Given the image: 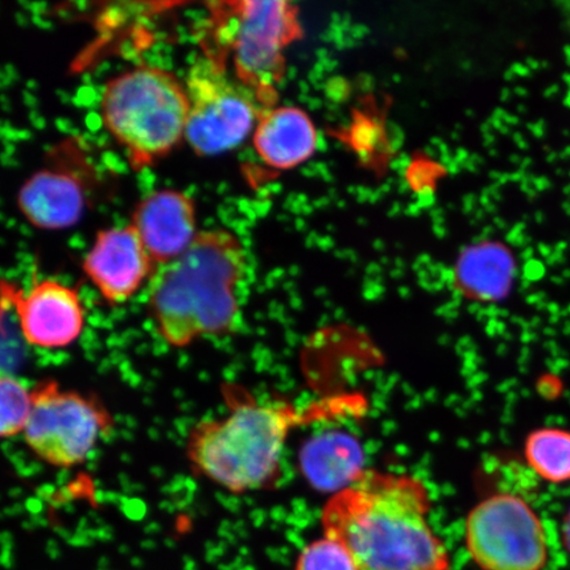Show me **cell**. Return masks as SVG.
I'll return each mask as SVG.
<instances>
[{"mask_svg":"<svg viewBox=\"0 0 570 570\" xmlns=\"http://www.w3.org/2000/svg\"><path fill=\"white\" fill-rule=\"evenodd\" d=\"M131 226L155 266L167 265L187 252L198 235L195 202L180 190H155L140 199Z\"/></svg>","mask_w":570,"mask_h":570,"instance_id":"7c38bea8","label":"cell"},{"mask_svg":"<svg viewBox=\"0 0 570 570\" xmlns=\"http://www.w3.org/2000/svg\"><path fill=\"white\" fill-rule=\"evenodd\" d=\"M524 454L541 479L561 483L570 481V432L543 428L527 438Z\"/></svg>","mask_w":570,"mask_h":570,"instance_id":"2e32d148","label":"cell"},{"mask_svg":"<svg viewBox=\"0 0 570 570\" xmlns=\"http://www.w3.org/2000/svg\"><path fill=\"white\" fill-rule=\"evenodd\" d=\"M229 412L191 426L185 455L194 473L230 491L252 493L281 476L291 433L304 425L361 412L360 395H337L315 403H258L235 386L225 387Z\"/></svg>","mask_w":570,"mask_h":570,"instance_id":"7a4b0ae2","label":"cell"},{"mask_svg":"<svg viewBox=\"0 0 570 570\" xmlns=\"http://www.w3.org/2000/svg\"><path fill=\"white\" fill-rule=\"evenodd\" d=\"M32 409V390L9 373H0V440L23 434Z\"/></svg>","mask_w":570,"mask_h":570,"instance_id":"e0dca14e","label":"cell"},{"mask_svg":"<svg viewBox=\"0 0 570 570\" xmlns=\"http://www.w3.org/2000/svg\"><path fill=\"white\" fill-rule=\"evenodd\" d=\"M189 114L185 140L199 156H216L238 147L258 122V98L225 63L202 57L190 67L187 80Z\"/></svg>","mask_w":570,"mask_h":570,"instance_id":"52a82bcc","label":"cell"},{"mask_svg":"<svg viewBox=\"0 0 570 570\" xmlns=\"http://www.w3.org/2000/svg\"><path fill=\"white\" fill-rule=\"evenodd\" d=\"M569 175H570V173H569Z\"/></svg>","mask_w":570,"mask_h":570,"instance_id":"f6af8a7d","label":"cell"},{"mask_svg":"<svg viewBox=\"0 0 570 570\" xmlns=\"http://www.w3.org/2000/svg\"><path fill=\"white\" fill-rule=\"evenodd\" d=\"M253 141L256 155L267 167L287 170L302 166L315 155L318 134L304 110L279 106L261 112Z\"/></svg>","mask_w":570,"mask_h":570,"instance_id":"4fadbf2b","label":"cell"},{"mask_svg":"<svg viewBox=\"0 0 570 570\" xmlns=\"http://www.w3.org/2000/svg\"><path fill=\"white\" fill-rule=\"evenodd\" d=\"M532 187L537 189V191H544L551 188V181L548 180L547 177H534Z\"/></svg>","mask_w":570,"mask_h":570,"instance_id":"ffe728a7","label":"cell"},{"mask_svg":"<svg viewBox=\"0 0 570 570\" xmlns=\"http://www.w3.org/2000/svg\"><path fill=\"white\" fill-rule=\"evenodd\" d=\"M534 219H537L538 224H543L544 223L543 212H538L537 214H534Z\"/></svg>","mask_w":570,"mask_h":570,"instance_id":"836d02e7","label":"cell"},{"mask_svg":"<svg viewBox=\"0 0 570 570\" xmlns=\"http://www.w3.org/2000/svg\"><path fill=\"white\" fill-rule=\"evenodd\" d=\"M527 67H529L530 70H538L540 69V61L532 59H527Z\"/></svg>","mask_w":570,"mask_h":570,"instance_id":"83f0119b","label":"cell"},{"mask_svg":"<svg viewBox=\"0 0 570 570\" xmlns=\"http://www.w3.org/2000/svg\"><path fill=\"white\" fill-rule=\"evenodd\" d=\"M527 226L524 223H519L514 226V229H512L508 235L509 244L514 245L517 239L520 237V235L525 234Z\"/></svg>","mask_w":570,"mask_h":570,"instance_id":"d6986e66","label":"cell"},{"mask_svg":"<svg viewBox=\"0 0 570 570\" xmlns=\"http://www.w3.org/2000/svg\"><path fill=\"white\" fill-rule=\"evenodd\" d=\"M294 570H360L344 544L323 537L312 541L298 554Z\"/></svg>","mask_w":570,"mask_h":570,"instance_id":"ac0fdd59","label":"cell"},{"mask_svg":"<svg viewBox=\"0 0 570 570\" xmlns=\"http://www.w3.org/2000/svg\"><path fill=\"white\" fill-rule=\"evenodd\" d=\"M430 491L415 475L365 470L333 494L321 514L324 537L340 541L360 570H453L428 515Z\"/></svg>","mask_w":570,"mask_h":570,"instance_id":"6da1fadb","label":"cell"},{"mask_svg":"<svg viewBox=\"0 0 570 570\" xmlns=\"http://www.w3.org/2000/svg\"><path fill=\"white\" fill-rule=\"evenodd\" d=\"M568 247V244L567 242L562 240V242H559L558 245H556V252H559V253H562L564 252V249Z\"/></svg>","mask_w":570,"mask_h":570,"instance_id":"1f68e13d","label":"cell"},{"mask_svg":"<svg viewBox=\"0 0 570 570\" xmlns=\"http://www.w3.org/2000/svg\"><path fill=\"white\" fill-rule=\"evenodd\" d=\"M515 92H517V95H518L519 97H527V96H529V90H527V89H524V88H522V87H518V88L515 89Z\"/></svg>","mask_w":570,"mask_h":570,"instance_id":"d6a6232c","label":"cell"},{"mask_svg":"<svg viewBox=\"0 0 570 570\" xmlns=\"http://www.w3.org/2000/svg\"><path fill=\"white\" fill-rule=\"evenodd\" d=\"M515 75H514V71L510 70L509 71V76H505V78H509V80H511V78H514Z\"/></svg>","mask_w":570,"mask_h":570,"instance_id":"b9f144b4","label":"cell"},{"mask_svg":"<svg viewBox=\"0 0 570 570\" xmlns=\"http://www.w3.org/2000/svg\"><path fill=\"white\" fill-rule=\"evenodd\" d=\"M101 111L107 131L140 170L166 158L185 139L188 95L170 71L141 66L106 83Z\"/></svg>","mask_w":570,"mask_h":570,"instance_id":"277c9868","label":"cell"},{"mask_svg":"<svg viewBox=\"0 0 570 570\" xmlns=\"http://www.w3.org/2000/svg\"><path fill=\"white\" fill-rule=\"evenodd\" d=\"M509 119V122L511 125H519V118L518 117H514V116H505V120Z\"/></svg>","mask_w":570,"mask_h":570,"instance_id":"d590c367","label":"cell"},{"mask_svg":"<svg viewBox=\"0 0 570 570\" xmlns=\"http://www.w3.org/2000/svg\"><path fill=\"white\" fill-rule=\"evenodd\" d=\"M80 149L69 142L55 149L51 164L23 184L18 206L41 230H62L80 223L90 202V170Z\"/></svg>","mask_w":570,"mask_h":570,"instance_id":"30bf717a","label":"cell"},{"mask_svg":"<svg viewBox=\"0 0 570 570\" xmlns=\"http://www.w3.org/2000/svg\"><path fill=\"white\" fill-rule=\"evenodd\" d=\"M532 255H533V248L532 247H527L524 248V252L522 253V258L523 259H531L532 258Z\"/></svg>","mask_w":570,"mask_h":570,"instance_id":"f546056e","label":"cell"},{"mask_svg":"<svg viewBox=\"0 0 570 570\" xmlns=\"http://www.w3.org/2000/svg\"><path fill=\"white\" fill-rule=\"evenodd\" d=\"M529 128L534 138L540 139L544 137L546 124L543 122V120H539V122L537 124H531Z\"/></svg>","mask_w":570,"mask_h":570,"instance_id":"44dd1931","label":"cell"},{"mask_svg":"<svg viewBox=\"0 0 570 570\" xmlns=\"http://www.w3.org/2000/svg\"><path fill=\"white\" fill-rule=\"evenodd\" d=\"M564 105L570 109V90L568 91V95L564 98Z\"/></svg>","mask_w":570,"mask_h":570,"instance_id":"f35d334b","label":"cell"},{"mask_svg":"<svg viewBox=\"0 0 570 570\" xmlns=\"http://www.w3.org/2000/svg\"><path fill=\"white\" fill-rule=\"evenodd\" d=\"M515 141L520 149L529 148V141H527L522 134H515Z\"/></svg>","mask_w":570,"mask_h":570,"instance_id":"cb8c5ba5","label":"cell"},{"mask_svg":"<svg viewBox=\"0 0 570 570\" xmlns=\"http://www.w3.org/2000/svg\"><path fill=\"white\" fill-rule=\"evenodd\" d=\"M562 6H564V7H566V9H567L568 11H570V2H566V3H564V4H562Z\"/></svg>","mask_w":570,"mask_h":570,"instance_id":"ee69618b","label":"cell"},{"mask_svg":"<svg viewBox=\"0 0 570 570\" xmlns=\"http://www.w3.org/2000/svg\"><path fill=\"white\" fill-rule=\"evenodd\" d=\"M559 90V85H551V87L546 90L544 95L546 97H554L558 96Z\"/></svg>","mask_w":570,"mask_h":570,"instance_id":"4316f807","label":"cell"},{"mask_svg":"<svg viewBox=\"0 0 570 570\" xmlns=\"http://www.w3.org/2000/svg\"><path fill=\"white\" fill-rule=\"evenodd\" d=\"M531 237H529V235L527 234H523V235H520V237L517 239L514 246H527L530 244L531 242Z\"/></svg>","mask_w":570,"mask_h":570,"instance_id":"484cf974","label":"cell"},{"mask_svg":"<svg viewBox=\"0 0 570 570\" xmlns=\"http://www.w3.org/2000/svg\"><path fill=\"white\" fill-rule=\"evenodd\" d=\"M559 158H560V155L558 153L551 151L547 156V161L548 163H553V161L558 160Z\"/></svg>","mask_w":570,"mask_h":570,"instance_id":"4dcf8cb0","label":"cell"},{"mask_svg":"<svg viewBox=\"0 0 570 570\" xmlns=\"http://www.w3.org/2000/svg\"><path fill=\"white\" fill-rule=\"evenodd\" d=\"M564 52H566L567 60H568L569 66H570V47H569V46H567V47L564 48Z\"/></svg>","mask_w":570,"mask_h":570,"instance_id":"ab89813d","label":"cell"},{"mask_svg":"<svg viewBox=\"0 0 570 570\" xmlns=\"http://www.w3.org/2000/svg\"><path fill=\"white\" fill-rule=\"evenodd\" d=\"M206 39L209 59L225 63L232 56L235 76L252 90L263 110L275 102L285 75V49L303 33L298 11L289 2L212 3Z\"/></svg>","mask_w":570,"mask_h":570,"instance_id":"5b68a950","label":"cell"},{"mask_svg":"<svg viewBox=\"0 0 570 570\" xmlns=\"http://www.w3.org/2000/svg\"><path fill=\"white\" fill-rule=\"evenodd\" d=\"M562 209L570 216V202H567L564 205H562Z\"/></svg>","mask_w":570,"mask_h":570,"instance_id":"8d00e7d4","label":"cell"},{"mask_svg":"<svg viewBox=\"0 0 570 570\" xmlns=\"http://www.w3.org/2000/svg\"><path fill=\"white\" fill-rule=\"evenodd\" d=\"M82 269L104 301L116 306L130 302L151 279L156 266L130 225L99 232Z\"/></svg>","mask_w":570,"mask_h":570,"instance_id":"8fae6325","label":"cell"},{"mask_svg":"<svg viewBox=\"0 0 570 570\" xmlns=\"http://www.w3.org/2000/svg\"><path fill=\"white\" fill-rule=\"evenodd\" d=\"M538 249L541 255L546 256V258H550L552 254V248L550 246H548L547 244H540L538 246Z\"/></svg>","mask_w":570,"mask_h":570,"instance_id":"d4e9b609","label":"cell"},{"mask_svg":"<svg viewBox=\"0 0 570 570\" xmlns=\"http://www.w3.org/2000/svg\"><path fill=\"white\" fill-rule=\"evenodd\" d=\"M356 441L341 432L325 433L309 441L302 453L303 472L318 490L333 494L351 487L365 472Z\"/></svg>","mask_w":570,"mask_h":570,"instance_id":"9a60e30c","label":"cell"},{"mask_svg":"<svg viewBox=\"0 0 570 570\" xmlns=\"http://www.w3.org/2000/svg\"><path fill=\"white\" fill-rule=\"evenodd\" d=\"M564 541H566L567 550L570 553V509L568 511V515L566 517V522H564Z\"/></svg>","mask_w":570,"mask_h":570,"instance_id":"603a6c76","label":"cell"},{"mask_svg":"<svg viewBox=\"0 0 570 570\" xmlns=\"http://www.w3.org/2000/svg\"><path fill=\"white\" fill-rule=\"evenodd\" d=\"M247 254L237 235L198 233L187 252L156 267L148 282V315L167 345L184 348L229 336L242 325Z\"/></svg>","mask_w":570,"mask_h":570,"instance_id":"3957f363","label":"cell"},{"mask_svg":"<svg viewBox=\"0 0 570 570\" xmlns=\"http://www.w3.org/2000/svg\"><path fill=\"white\" fill-rule=\"evenodd\" d=\"M517 276L514 256L498 242H481L463 249L453 273L459 294L488 303L504 301Z\"/></svg>","mask_w":570,"mask_h":570,"instance_id":"5bb4252c","label":"cell"},{"mask_svg":"<svg viewBox=\"0 0 570 570\" xmlns=\"http://www.w3.org/2000/svg\"><path fill=\"white\" fill-rule=\"evenodd\" d=\"M32 390V409L23 432L26 445L56 469L82 465L116 426V419L97 395L62 389L53 380Z\"/></svg>","mask_w":570,"mask_h":570,"instance_id":"8992f818","label":"cell"},{"mask_svg":"<svg viewBox=\"0 0 570 570\" xmlns=\"http://www.w3.org/2000/svg\"><path fill=\"white\" fill-rule=\"evenodd\" d=\"M562 80L568 85V88L570 90V73H566L564 77H562Z\"/></svg>","mask_w":570,"mask_h":570,"instance_id":"74e56055","label":"cell"},{"mask_svg":"<svg viewBox=\"0 0 570 570\" xmlns=\"http://www.w3.org/2000/svg\"><path fill=\"white\" fill-rule=\"evenodd\" d=\"M16 312L28 345L46 351L69 347L87 327V311L73 287L55 279L36 282L30 289L0 281V313Z\"/></svg>","mask_w":570,"mask_h":570,"instance_id":"9c48e42d","label":"cell"},{"mask_svg":"<svg viewBox=\"0 0 570 570\" xmlns=\"http://www.w3.org/2000/svg\"><path fill=\"white\" fill-rule=\"evenodd\" d=\"M465 543L482 570H543L548 544L541 520L524 499L497 494L469 512Z\"/></svg>","mask_w":570,"mask_h":570,"instance_id":"ba28073f","label":"cell"},{"mask_svg":"<svg viewBox=\"0 0 570 570\" xmlns=\"http://www.w3.org/2000/svg\"><path fill=\"white\" fill-rule=\"evenodd\" d=\"M560 158L564 160L570 159V147L564 148V151L560 154Z\"/></svg>","mask_w":570,"mask_h":570,"instance_id":"e575fe53","label":"cell"},{"mask_svg":"<svg viewBox=\"0 0 570 570\" xmlns=\"http://www.w3.org/2000/svg\"><path fill=\"white\" fill-rule=\"evenodd\" d=\"M532 160L530 158L523 159L522 163H520V170H523V173H525V170L530 168Z\"/></svg>","mask_w":570,"mask_h":570,"instance_id":"f1b7e54d","label":"cell"},{"mask_svg":"<svg viewBox=\"0 0 570 570\" xmlns=\"http://www.w3.org/2000/svg\"><path fill=\"white\" fill-rule=\"evenodd\" d=\"M564 195L570 196V184L566 185Z\"/></svg>","mask_w":570,"mask_h":570,"instance_id":"60d3db41","label":"cell"},{"mask_svg":"<svg viewBox=\"0 0 570 570\" xmlns=\"http://www.w3.org/2000/svg\"><path fill=\"white\" fill-rule=\"evenodd\" d=\"M518 109H519L520 112H524L525 111L524 105H519Z\"/></svg>","mask_w":570,"mask_h":570,"instance_id":"7bdbcfd3","label":"cell"},{"mask_svg":"<svg viewBox=\"0 0 570 570\" xmlns=\"http://www.w3.org/2000/svg\"><path fill=\"white\" fill-rule=\"evenodd\" d=\"M511 70L514 71V75L519 77H529L531 75V70L529 69V67L520 62L515 63V66L512 67Z\"/></svg>","mask_w":570,"mask_h":570,"instance_id":"7402d4cb","label":"cell"}]
</instances>
